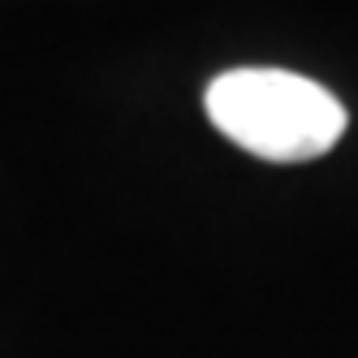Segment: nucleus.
I'll use <instances>...</instances> for the list:
<instances>
[{
    "mask_svg": "<svg viewBox=\"0 0 358 358\" xmlns=\"http://www.w3.org/2000/svg\"><path fill=\"white\" fill-rule=\"evenodd\" d=\"M212 125L272 164L320 160L345 134V108L328 87L289 69H229L203 95Z\"/></svg>",
    "mask_w": 358,
    "mask_h": 358,
    "instance_id": "obj_1",
    "label": "nucleus"
}]
</instances>
